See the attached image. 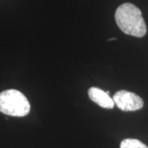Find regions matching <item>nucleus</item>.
I'll use <instances>...</instances> for the list:
<instances>
[{
  "label": "nucleus",
  "mask_w": 148,
  "mask_h": 148,
  "mask_svg": "<svg viewBox=\"0 0 148 148\" xmlns=\"http://www.w3.org/2000/svg\"><path fill=\"white\" fill-rule=\"evenodd\" d=\"M113 101L119 110L125 112L139 110L144 106V101L139 95L125 90L117 91Z\"/></svg>",
  "instance_id": "obj_3"
},
{
  "label": "nucleus",
  "mask_w": 148,
  "mask_h": 148,
  "mask_svg": "<svg viewBox=\"0 0 148 148\" xmlns=\"http://www.w3.org/2000/svg\"><path fill=\"white\" fill-rule=\"evenodd\" d=\"M115 21L122 32L141 38L147 34V26L141 10L130 3H123L115 12Z\"/></svg>",
  "instance_id": "obj_1"
},
{
  "label": "nucleus",
  "mask_w": 148,
  "mask_h": 148,
  "mask_svg": "<svg viewBox=\"0 0 148 148\" xmlns=\"http://www.w3.org/2000/svg\"><path fill=\"white\" fill-rule=\"evenodd\" d=\"M31 105L21 91L9 89L0 93V112L10 116L23 117L27 115Z\"/></svg>",
  "instance_id": "obj_2"
},
{
  "label": "nucleus",
  "mask_w": 148,
  "mask_h": 148,
  "mask_svg": "<svg viewBox=\"0 0 148 148\" xmlns=\"http://www.w3.org/2000/svg\"><path fill=\"white\" fill-rule=\"evenodd\" d=\"M88 95L91 101L95 102L98 106L105 109H112L114 106L113 98L98 87H90L88 90Z\"/></svg>",
  "instance_id": "obj_4"
},
{
  "label": "nucleus",
  "mask_w": 148,
  "mask_h": 148,
  "mask_svg": "<svg viewBox=\"0 0 148 148\" xmlns=\"http://www.w3.org/2000/svg\"><path fill=\"white\" fill-rule=\"evenodd\" d=\"M120 148H148V147L138 139L127 138L122 141Z\"/></svg>",
  "instance_id": "obj_5"
}]
</instances>
